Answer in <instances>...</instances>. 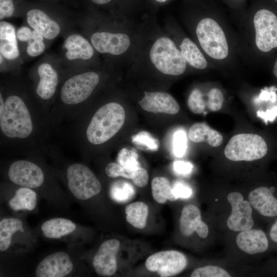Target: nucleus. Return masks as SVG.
Wrapping results in <instances>:
<instances>
[{"instance_id":"obj_1","label":"nucleus","mask_w":277,"mask_h":277,"mask_svg":"<svg viewBox=\"0 0 277 277\" xmlns=\"http://www.w3.org/2000/svg\"><path fill=\"white\" fill-rule=\"evenodd\" d=\"M125 120L123 106L115 102L100 108L92 116L86 130L88 141L94 145L106 142L121 129Z\"/></svg>"},{"instance_id":"obj_2","label":"nucleus","mask_w":277,"mask_h":277,"mask_svg":"<svg viewBox=\"0 0 277 277\" xmlns=\"http://www.w3.org/2000/svg\"><path fill=\"white\" fill-rule=\"evenodd\" d=\"M1 131L10 138H25L33 130L30 113L23 100L17 95H11L5 101L3 113L0 115Z\"/></svg>"},{"instance_id":"obj_3","label":"nucleus","mask_w":277,"mask_h":277,"mask_svg":"<svg viewBox=\"0 0 277 277\" xmlns=\"http://www.w3.org/2000/svg\"><path fill=\"white\" fill-rule=\"evenodd\" d=\"M150 57L156 68L165 74L179 75L186 68L187 62L181 51L166 37H161L153 43Z\"/></svg>"},{"instance_id":"obj_4","label":"nucleus","mask_w":277,"mask_h":277,"mask_svg":"<svg viewBox=\"0 0 277 277\" xmlns=\"http://www.w3.org/2000/svg\"><path fill=\"white\" fill-rule=\"evenodd\" d=\"M267 149V144L261 136L241 133L230 139L225 147L224 154L232 161H252L263 157Z\"/></svg>"},{"instance_id":"obj_5","label":"nucleus","mask_w":277,"mask_h":277,"mask_svg":"<svg viewBox=\"0 0 277 277\" xmlns=\"http://www.w3.org/2000/svg\"><path fill=\"white\" fill-rule=\"evenodd\" d=\"M196 33L200 45L208 55L215 60L227 56L229 48L225 33L215 20L211 18L201 20Z\"/></svg>"},{"instance_id":"obj_6","label":"nucleus","mask_w":277,"mask_h":277,"mask_svg":"<svg viewBox=\"0 0 277 277\" xmlns=\"http://www.w3.org/2000/svg\"><path fill=\"white\" fill-rule=\"evenodd\" d=\"M68 188L77 199L85 201L97 195L102 185L93 172L86 165L74 163L66 172Z\"/></svg>"},{"instance_id":"obj_7","label":"nucleus","mask_w":277,"mask_h":277,"mask_svg":"<svg viewBox=\"0 0 277 277\" xmlns=\"http://www.w3.org/2000/svg\"><path fill=\"white\" fill-rule=\"evenodd\" d=\"M99 76L94 72L75 75L68 79L61 91L62 102L67 105H75L87 99L99 82Z\"/></svg>"},{"instance_id":"obj_8","label":"nucleus","mask_w":277,"mask_h":277,"mask_svg":"<svg viewBox=\"0 0 277 277\" xmlns=\"http://www.w3.org/2000/svg\"><path fill=\"white\" fill-rule=\"evenodd\" d=\"M255 44L261 51L267 52L277 47V16L267 9L258 10L253 18Z\"/></svg>"},{"instance_id":"obj_9","label":"nucleus","mask_w":277,"mask_h":277,"mask_svg":"<svg viewBox=\"0 0 277 277\" xmlns=\"http://www.w3.org/2000/svg\"><path fill=\"white\" fill-rule=\"evenodd\" d=\"M185 255L177 251L166 250L149 256L145 262L146 268L161 277L172 276L183 271L187 265Z\"/></svg>"},{"instance_id":"obj_10","label":"nucleus","mask_w":277,"mask_h":277,"mask_svg":"<svg viewBox=\"0 0 277 277\" xmlns=\"http://www.w3.org/2000/svg\"><path fill=\"white\" fill-rule=\"evenodd\" d=\"M9 179L13 183L24 187L36 188L44 182V174L36 164L26 160L13 163L8 170Z\"/></svg>"},{"instance_id":"obj_11","label":"nucleus","mask_w":277,"mask_h":277,"mask_svg":"<svg viewBox=\"0 0 277 277\" xmlns=\"http://www.w3.org/2000/svg\"><path fill=\"white\" fill-rule=\"evenodd\" d=\"M227 199L232 207L231 214L227 221L228 228L233 231L251 229L254 222L250 202L244 200L242 195L238 192L230 193Z\"/></svg>"},{"instance_id":"obj_12","label":"nucleus","mask_w":277,"mask_h":277,"mask_svg":"<svg viewBox=\"0 0 277 277\" xmlns=\"http://www.w3.org/2000/svg\"><path fill=\"white\" fill-rule=\"evenodd\" d=\"M120 246V241L114 239L105 241L100 245L92 261L97 275L110 276L115 272L117 269L116 256Z\"/></svg>"},{"instance_id":"obj_13","label":"nucleus","mask_w":277,"mask_h":277,"mask_svg":"<svg viewBox=\"0 0 277 277\" xmlns=\"http://www.w3.org/2000/svg\"><path fill=\"white\" fill-rule=\"evenodd\" d=\"M73 268L68 254L58 251L43 259L35 269L37 277H64L72 271Z\"/></svg>"},{"instance_id":"obj_14","label":"nucleus","mask_w":277,"mask_h":277,"mask_svg":"<svg viewBox=\"0 0 277 277\" xmlns=\"http://www.w3.org/2000/svg\"><path fill=\"white\" fill-rule=\"evenodd\" d=\"M91 42L98 52L115 55L126 52L130 45L129 36L121 33L96 32L92 35Z\"/></svg>"},{"instance_id":"obj_15","label":"nucleus","mask_w":277,"mask_h":277,"mask_svg":"<svg viewBox=\"0 0 277 277\" xmlns=\"http://www.w3.org/2000/svg\"><path fill=\"white\" fill-rule=\"evenodd\" d=\"M142 108L147 112L175 114L180 106L170 94L163 92H144V97L138 102Z\"/></svg>"},{"instance_id":"obj_16","label":"nucleus","mask_w":277,"mask_h":277,"mask_svg":"<svg viewBox=\"0 0 277 277\" xmlns=\"http://www.w3.org/2000/svg\"><path fill=\"white\" fill-rule=\"evenodd\" d=\"M180 229L186 237L196 232L201 238H206L209 232L208 226L201 219L200 209L195 205L189 204L182 209L180 219Z\"/></svg>"},{"instance_id":"obj_17","label":"nucleus","mask_w":277,"mask_h":277,"mask_svg":"<svg viewBox=\"0 0 277 277\" xmlns=\"http://www.w3.org/2000/svg\"><path fill=\"white\" fill-rule=\"evenodd\" d=\"M274 188L258 187L248 195L250 203L261 215L267 217L277 215V199L273 195Z\"/></svg>"},{"instance_id":"obj_18","label":"nucleus","mask_w":277,"mask_h":277,"mask_svg":"<svg viewBox=\"0 0 277 277\" xmlns=\"http://www.w3.org/2000/svg\"><path fill=\"white\" fill-rule=\"evenodd\" d=\"M236 241L241 250L250 254L263 252L269 246L265 233L260 229L242 231L238 235Z\"/></svg>"},{"instance_id":"obj_19","label":"nucleus","mask_w":277,"mask_h":277,"mask_svg":"<svg viewBox=\"0 0 277 277\" xmlns=\"http://www.w3.org/2000/svg\"><path fill=\"white\" fill-rule=\"evenodd\" d=\"M27 21L34 30L46 39H53L60 32L58 24L41 10H29L27 13Z\"/></svg>"},{"instance_id":"obj_20","label":"nucleus","mask_w":277,"mask_h":277,"mask_svg":"<svg viewBox=\"0 0 277 277\" xmlns=\"http://www.w3.org/2000/svg\"><path fill=\"white\" fill-rule=\"evenodd\" d=\"M39 81L36 89L37 95L47 100L54 95L58 84V77L55 70L48 63L41 64L37 69Z\"/></svg>"},{"instance_id":"obj_21","label":"nucleus","mask_w":277,"mask_h":277,"mask_svg":"<svg viewBox=\"0 0 277 277\" xmlns=\"http://www.w3.org/2000/svg\"><path fill=\"white\" fill-rule=\"evenodd\" d=\"M105 172L111 178L122 176L131 179L134 184L140 188L146 186L149 180V175L145 169L141 167L136 169L126 168L117 163H108L105 167Z\"/></svg>"},{"instance_id":"obj_22","label":"nucleus","mask_w":277,"mask_h":277,"mask_svg":"<svg viewBox=\"0 0 277 277\" xmlns=\"http://www.w3.org/2000/svg\"><path fill=\"white\" fill-rule=\"evenodd\" d=\"M64 46L67 49L66 56L69 60H88L94 53L91 45L80 35L69 36L65 40Z\"/></svg>"},{"instance_id":"obj_23","label":"nucleus","mask_w":277,"mask_h":277,"mask_svg":"<svg viewBox=\"0 0 277 277\" xmlns=\"http://www.w3.org/2000/svg\"><path fill=\"white\" fill-rule=\"evenodd\" d=\"M1 54L8 60H14L19 55L15 29L10 23L0 22Z\"/></svg>"},{"instance_id":"obj_24","label":"nucleus","mask_w":277,"mask_h":277,"mask_svg":"<svg viewBox=\"0 0 277 277\" xmlns=\"http://www.w3.org/2000/svg\"><path fill=\"white\" fill-rule=\"evenodd\" d=\"M188 136L194 143L206 142L213 147L221 145L223 141L220 132L205 123H196L192 125L189 130Z\"/></svg>"},{"instance_id":"obj_25","label":"nucleus","mask_w":277,"mask_h":277,"mask_svg":"<svg viewBox=\"0 0 277 277\" xmlns=\"http://www.w3.org/2000/svg\"><path fill=\"white\" fill-rule=\"evenodd\" d=\"M76 224L72 221L62 217L48 220L43 223L41 229L43 235L49 239H60L75 230Z\"/></svg>"},{"instance_id":"obj_26","label":"nucleus","mask_w":277,"mask_h":277,"mask_svg":"<svg viewBox=\"0 0 277 277\" xmlns=\"http://www.w3.org/2000/svg\"><path fill=\"white\" fill-rule=\"evenodd\" d=\"M180 51L190 65L198 69H204L207 62L197 46L189 38H185L180 46Z\"/></svg>"},{"instance_id":"obj_27","label":"nucleus","mask_w":277,"mask_h":277,"mask_svg":"<svg viewBox=\"0 0 277 277\" xmlns=\"http://www.w3.org/2000/svg\"><path fill=\"white\" fill-rule=\"evenodd\" d=\"M37 195L31 188L22 187L17 189L9 202L10 207L14 211L32 210L36 205Z\"/></svg>"},{"instance_id":"obj_28","label":"nucleus","mask_w":277,"mask_h":277,"mask_svg":"<svg viewBox=\"0 0 277 277\" xmlns=\"http://www.w3.org/2000/svg\"><path fill=\"white\" fill-rule=\"evenodd\" d=\"M148 212V205L142 202L130 203L125 207L127 221L137 229H142L146 227Z\"/></svg>"},{"instance_id":"obj_29","label":"nucleus","mask_w":277,"mask_h":277,"mask_svg":"<svg viewBox=\"0 0 277 277\" xmlns=\"http://www.w3.org/2000/svg\"><path fill=\"white\" fill-rule=\"evenodd\" d=\"M23 231V224L19 219L4 218L0 221V251H6L10 246L13 234Z\"/></svg>"},{"instance_id":"obj_30","label":"nucleus","mask_w":277,"mask_h":277,"mask_svg":"<svg viewBox=\"0 0 277 277\" xmlns=\"http://www.w3.org/2000/svg\"><path fill=\"white\" fill-rule=\"evenodd\" d=\"M151 190L153 199L159 204L178 199L173 193L169 180L166 177L157 176L153 178L151 182Z\"/></svg>"},{"instance_id":"obj_31","label":"nucleus","mask_w":277,"mask_h":277,"mask_svg":"<svg viewBox=\"0 0 277 277\" xmlns=\"http://www.w3.org/2000/svg\"><path fill=\"white\" fill-rule=\"evenodd\" d=\"M135 194L134 188L131 184L125 181L115 182L110 190L111 199L120 203L128 202L133 198Z\"/></svg>"},{"instance_id":"obj_32","label":"nucleus","mask_w":277,"mask_h":277,"mask_svg":"<svg viewBox=\"0 0 277 277\" xmlns=\"http://www.w3.org/2000/svg\"><path fill=\"white\" fill-rule=\"evenodd\" d=\"M117 162L121 166L130 169H136L140 167L138 161V155L134 151L124 148L118 152Z\"/></svg>"},{"instance_id":"obj_33","label":"nucleus","mask_w":277,"mask_h":277,"mask_svg":"<svg viewBox=\"0 0 277 277\" xmlns=\"http://www.w3.org/2000/svg\"><path fill=\"white\" fill-rule=\"evenodd\" d=\"M187 104L189 109L196 114L204 113L207 106L203 94L196 89L191 92L188 98Z\"/></svg>"},{"instance_id":"obj_34","label":"nucleus","mask_w":277,"mask_h":277,"mask_svg":"<svg viewBox=\"0 0 277 277\" xmlns=\"http://www.w3.org/2000/svg\"><path fill=\"white\" fill-rule=\"evenodd\" d=\"M191 277H230V275L224 269L216 266H206L195 269Z\"/></svg>"},{"instance_id":"obj_35","label":"nucleus","mask_w":277,"mask_h":277,"mask_svg":"<svg viewBox=\"0 0 277 277\" xmlns=\"http://www.w3.org/2000/svg\"><path fill=\"white\" fill-rule=\"evenodd\" d=\"M132 142L135 144L147 147L151 150H157L159 143L157 140L146 131H141L132 137Z\"/></svg>"},{"instance_id":"obj_36","label":"nucleus","mask_w":277,"mask_h":277,"mask_svg":"<svg viewBox=\"0 0 277 277\" xmlns=\"http://www.w3.org/2000/svg\"><path fill=\"white\" fill-rule=\"evenodd\" d=\"M206 106L211 111H219L222 107L224 96L222 91L218 88H212L207 93Z\"/></svg>"},{"instance_id":"obj_37","label":"nucleus","mask_w":277,"mask_h":277,"mask_svg":"<svg viewBox=\"0 0 277 277\" xmlns=\"http://www.w3.org/2000/svg\"><path fill=\"white\" fill-rule=\"evenodd\" d=\"M187 148V137L183 130H178L173 136V152L178 157H182Z\"/></svg>"},{"instance_id":"obj_38","label":"nucleus","mask_w":277,"mask_h":277,"mask_svg":"<svg viewBox=\"0 0 277 277\" xmlns=\"http://www.w3.org/2000/svg\"><path fill=\"white\" fill-rule=\"evenodd\" d=\"M174 194L179 199H188L192 194L191 188L187 184L181 182H176L172 187Z\"/></svg>"},{"instance_id":"obj_39","label":"nucleus","mask_w":277,"mask_h":277,"mask_svg":"<svg viewBox=\"0 0 277 277\" xmlns=\"http://www.w3.org/2000/svg\"><path fill=\"white\" fill-rule=\"evenodd\" d=\"M45 48L43 41L31 39L28 42L27 52L30 56H37L44 52Z\"/></svg>"},{"instance_id":"obj_40","label":"nucleus","mask_w":277,"mask_h":277,"mask_svg":"<svg viewBox=\"0 0 277 277\" xmlns=\"http://www.w3.org/2000/svg\"><path fill=\"white\" fill-rule=\"evenodd\" d=\"M14 12L12 0H0V19L10 17Z\"/></svg>"},{"instance_id":"obj_41","label":"nucleus","mask_w":277,"mask_h":277,"mask_svg":"<svg viewBox=\"0 0 277 277\" xmlns=\"http://www.w3.org/2000/svg\"><path fill=\"white\" fill-rule=\"evenodd\" d=\"M193 166L189 162L176 161L173 164V169L175 173L180 175H187L192 170Z\"/></svg>"},{"instance_id":"obj_42","label":"nucleus","mask_w":277,"mask_h":277,"mask_svg":"<svg viewBox=\"0 0 277 277\" xmlns=\"http://www.w3.org/2000/svg\"><path fill=\"white\" fill-rule=\"evenodd\" d=\"M32 32L29 28L22 27L19 28L16 33L18 39L23 42H28L32 39Z\"/></svg>"},{"instance_id":"obj_43","label":"nucleus","mask_w":277,"mask_h":277,"mask_svg":"<svg viewBox=\"0 0 277 277\" xmlns=\"http://www.w3.org/2000/svg\"><path fill=\"white\" fill-rule=\"evenodd\" d=\"M270 236L273 242L277 243V220L271 228Z\"/></svg>"},{"instance_id":"obj_44","label":"nucleus","mask_w":277,"mask_h":277,"mask_svg":"<svg viewBox=\"0 0 277 277\" xmlns=\"http://www.w3.org/2000/svg\"><path fill=\"white\" fill-rule=\"evenodd\" d=\"M5 106V102L2 97V94H0V115H1L4 110Z\"/></svg>"},{"instance_id":"obj_45","label":"nucleus","mask_w":277,"mask_h":277,"mask_svg":"<svg viewBox=\"0 0 277 277\" xmlns=\"http://www.w3.org/2000/svg\"><path fill=\"white\" fill-rule=\"evenodd\" d=\"M94 3L97 4H105L110 2L111 0H91Z\"/></svg>"},{"instance_id":"obj_46","label":"nucleus","mask_w":277,"mask_h":277,"mask_svg":"<svg viewBox=\"0 0 277 277\" xmlns=\"http://www.w3.org/2000/svg\"><path fill=\"white\" fill-rule=\"evenodd\" d=\"M272 72L273 75L277 78V60L274 63Z\"/></svg>"},{"instance_id":"obj_47","label":"nucleus","mask_w":277,"mask_h":277,"mask_svg":"<svg viewBox=\"0 0 277 277\" xmlns=\"http://www.w3.org/2000/svg\"><path fill=\"white\" fill-rule=\"evenodd\" d=\"M155 1L160 3H164L167 1V0H155Z\"/></svg>"},{"instance_id":"obj_48","label":"nucleus","mask_w":277,"mask_h":277,"mask_svg":"<svg viewBox=\"0 0 277 277\" xmlns=\"http://www.w3.org/2000/svg\"><path fill=\"white\" fill-rule=\"evenodd\" d=\"M1 63L3 62V58H2V55L1 54Z\"/></svg>"}]
</instances>
